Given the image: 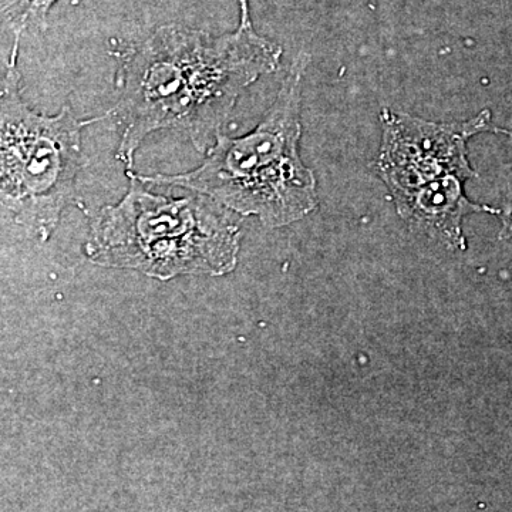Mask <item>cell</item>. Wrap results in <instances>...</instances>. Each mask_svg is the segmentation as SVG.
I'll return each instance as SVG.
<instances>
[{"label": "cell", "instance_id": "1", "mask_svg": "<svg viewBox=\"0 0 512 512\" xmlns=\"http://www.w3.org/2000/svg\"><path fill=\"white\" fill-rule=\"evenodd\" d=\"M119 57V96L106 117L119 133L116 158L131 170L143 141L167 128L207 153L241 93L278 69L282 47L245 20L218 36L163 26Z\"/></svg>", "mask_w": 512, "mask_h": 512}, {"label": "cell", "instance_id": "2", "mask_svg": "<svg viewBox=\"0 0 512 512\" xmlns=\"http://www.w3.org/2000/svg\"><path fill=\"white\" fill-rule=\"evenodd\" d=\"M309 55L299 52L278 96L251 133H220L200 167L184 174H137L146 184L171 185L207 195L228 210L256 215L266 227L292 224L318 207L316 178L303 164V74Z\"/></svg>", "mask_w": 512, "mask_h": 512}, {"label": "cell", "instance_id": "3", "mask_svg": "<svg viewBox=\"0 0 512 512\" xmlns=\"http://www.w3.org/2000/svg\"><path fill=\"white\" fill-rule=\"evenodd\" d=\"M130 188L90 227L86 254L97 265L136 269L153 278L224 275L237 265L241 229L228 208L207 195L173 198L151 192L126 170Z\"/></svg>", "mask_w": 512, "mask_h": 512}, {"label": "cell", "instance_id": "4", "mask_svg": "<svg viewBox=\"0 0 512 512\" xmlns=\"http://www.w3.org/2000/svg\"><path fill=\"white\" fill-rule=\"evenodd\" d=\"M19 36L0 82V204L43 239L74 198L84 164L83 128L69 106L56 116L29 109L20 96Z\"/></svg>", "mask_w": 512, "mask_h": 512}, {"label": "cell", "instance_id": "5", "mask_svg": "<svg viewBox=\"0 0 512 512\" xmlns=\"http://www.w3.org/2000/svg\"><path fill=\"white\" fill-rule=\"evenodd\" d=\"M380 123L383 137L376 171L394 201L453 175L477 177L468 161V140L488 131L497 133L490 110L468 121L433 123L386 107Z\"/></svg>", "mask_w": 512, "mask_h": 512}, {"label": "cell", "instance_id": "6", "mask_svg": "<svg viewBox=\"0 0 512 512\" xmlns=\"http://www.w3.org/2000/svg\"><path fill=\"white\" fill-rule=\"evenodd\" d=\"M497 133H503L505 136L510 137L512 141V131L504 130V128H497ZM505 231L512 232V197L510 207H508L507 220H505Z\"/></svg>", "mask_w": 512, "mask_h": 512}]
</instances>
